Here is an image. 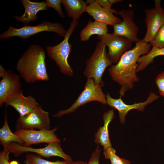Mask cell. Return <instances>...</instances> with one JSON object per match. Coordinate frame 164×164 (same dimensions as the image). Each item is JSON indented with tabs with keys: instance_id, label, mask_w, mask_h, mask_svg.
Here are the masks:
<instances>
[{
	"instance_id": "7c38bea8",
	"label": "cell",
	"mask_w": 164,
	"mask_h": 164,
	"mask_svg": "<svg viewBox=\"0 0 164 164\" xmlns=\"http://www.w3.org/2000/svg\"><path fill=\"white\" fill-rule=\"evenodd\" d=\"M57 129L55 127L51 130L17 129L15 133L24 143L22 146L28 147L34 144L58 142L60 140L55 135Z\"/></svg>"
},
{
	"instance_id": "2e32d148",
	"label": "cell",
	"mask_w": 164,
	"mask_h": 164,
	"mask_svg": "<svg viewBox=\"0 0 164 164\" xmlns=\"http://www.w3.org/2000/svg\"><path fill=\"white\" fill-rule=\"evenodd\" d=\"M5 104L6 106L13 107L19 113L20 117L28 114L39 105L35 99L31 95L24 96L22 90Z\"/></svg>"
},
{
	"instance_id": "8fae6325",
	"label": "cell",
	"mask_w": 164,
	"mask_h": 164,
	"mask_svg": "<svg viewBox=\"0 0 164 164\" xmlns=\"http://www.w3.org/2000/svg\"><path fill=\"white\" fill-rule=\"evenodd\" d=\"M144 12L147 30L142 40L150 43L164 24V9L161 7V0H155L154 8L145 9Z\"/></svg>"
},
{
	"instance_id": "5b68a950",
	"label": "cell",
	"mask_w": 164,
	"mask_h": 164,
	"mask_svg": "<svg viewBox=\"0 0 164 164\" xmlns=\"http://www.w3.org/2000/svg\"><path fill=\"white\" fill-rule=\"evenodd\" d=\"M62 25L59 22H53L47 20L44 21L35 26L25 25L20 28H15L10 26L8 29L0 35V39H3L17 36L23 39L44 31L53 32L64 36L66 32Z\"/></svg>"
},
{
	"instance_id": "ba28073f",
	"label": "cell",
	"mask_w": 164,
	"mask_h": 164,
	"mask_svg": "<svg viewBox=\"0 0 164 164\" xmlns=\"http://www.w3.org/2000/svg\"><path fill=\"white\" fill-rule=\"evenodd\" d=\"M97 38L103 41L108 46V57L112 63L114 64H116L121 56L130 50L132 46V42L113 32L107 33L102 36H97Z\"/></svg>"
},
{
	"instance_id": "7402d4cb",
	"label": "cell",
	"mask_w": 164,
	"mask_h": 164,
	"mask_svg": "<svg viewBox=\"0 0 164 164\" xmlns=\"http://www.w3.org/2000/svg\"><path fill=\"white\" fill-rule=\"evenodd\" d=\"M150 51L146 54L139 57L137 63L138 66L136 73L143 70L150 64L152 63L154 58L160 56H164V48H159L152 46Z\"/></svg>"
},
{
	"instance_id": "3957f363",
	"label": "cell",
	"mask_w": 164,
	"mask_h": 164,
	"mask_svg": "<svg viewBox=\"0 0 164 164\" xmlns=\"http://www.w3.org/2000/svg\"><path fill=\"white\" fill-rule=\"evenodd\" d=\"M78 23L77 20H72L63 40L55 46H48L46 48L48 56L55 62L61 72L69 76L73 75V71L68 61L72 49V45L69 43V40Z\"/></svg>"
},
{
	"instance_id": "e0dca14e",
	"label": "cell",
	"mask_w": 164,
	"mask_h": 164,
	"mask_svg": "<svg viewBox=\"0 0 164 164\" xmlns=\"http://www.w3.org/2000/svg\"><path fill=\"white\" fill-rule=\"evenodd\" d=\"M21 2L25 9L22 16L15 17L17 21L28 25L30 22H34L37 19V13L41 10H46L47 8L45 1L41 2H32L29 0H21Z\"/></svg>"
},
{
	"instance_id": "9c48e42d",
	"label": "cell",
	"mask_w": 164,
	"mask_h": 164,
	"mask_svg": "<svg viewBox=\"0 0 164 164\" xmlns=\"http://www.w3.org/2000/svg\"><path fill=\"white\" fill-rule=\"evenodd\" d=\"M49 114L38 106L30 112L17 120L16 128L17 129H50Z\"/></svg>"
},
{
	"instance_id": "44dd1931",
	"label": "cell",
	"mask_w": 164,
	"mask_h": 164,
	"mask_svg": "<svg viewBox=\"0 0 164 164\" xmlns=\"http://www.w3.org/2000/svg\"><path fill=\"white\" fill-rule=\"evenodd\" d=\"M0 141L1 144L3 146V150H6L12 142L17 143L22 145L24 144L19 136L15 133H12L10 130L6 114L5 116L4 125L0 129Z\"/></svg>"
},
{
	"instance_id": "9a60e30c",
	"label": "cell",
	"mask_w": 164,
	"mask_h": 164,
	"mask_svg": "<svg viewBox=\"0 0 164 164\" xmlns=\"http://www.w3.org/2000/svg\"><path fill=\"white\" fill-rule=\"evenodd\" d=\"M92 16L95 21L113 26L121 21L119 18L115 16L111 11L101 6L96 0L87 5L85 12Z\"/></svg>"
},
{
	"instance_id": "d6a6232c",
	"label": "cell",
	"mask_w": 164,
	"mask_h": 164,
	"mask_svg": "<svg viewBox=\"0 0 164 164\" xmlns=\"http://www.w3.org/2000/svg\"><path fill=\"white\" fill-rule=\"evenodd\" d=\"M10 164H18V163L17 161L13 160L11 161L10 162Z\"/></svg>"
},
{
	"instance_id": "f546056e",
	"label": "cell",
	"mask_w": 164,
	"mask_h": 164,
	"mask_svg": "<svg viewBox=\"0 0 164 164\" xmlns=\"http://www.w3.org/2000/svg\"><path fill=\"white\" fill-rule=\"evenodd\" d=\"M10 153L7 151L3 150L0 153V164H10L9 162Z\"/></svg>"
},
{
	"instance_id": "f1b7e54d",
	"label": "cell",
	"mask_w": 164,
	"mask_h": 164,
	"mask_svg": "<svg viewBox=\"0 0 164 164\" xmlns=\"http://www.w3.org/2000/svg\"><path fill=\"white\" fill-rule=\"evenodd\" d=\"M103 8L112 12L114 13L118 14L117 12L114 9L111 8L112 5L108 0H95Z\"/></svg>"
},
{
	"instance_id": "d4e9b609",
	"label": "cell",
	"mask_w": 164,
	"mask_h": 164,
	"mask_svg": "<svg viewBox=\"0 0 164 164\" xmlns=\"http://www.w3.org/2000/svg\"><path fill=\"white\" fill-rule=\"evenodd\" d=\"M150 43L152 46L164 48V24L158 32L154 39Z\"/></svg>"
},
{
	"instance_id": "277c9868",
	"label": "cell",
	"mask_w": 164,
	"mask_h": 164,
	"mask_svg": "<svg viewBox=\"0 0 164 164\" xmlns=\"http://www.w3.org/2000/svg\"><path fill=\"white\" fill-rule=\"evenodd\" d=\"M106 46L103 41H99L93 54L85 62L84 74L87 79H92L96 84H104L103 74L107 67L112 65L108 57Z\"/></svg>"
},
{
	"instance_id": "484cf974",
	"label": "cell",
	"mask_w": 164,
	"mask_h": 164,
	"mask_svg": "<svg viewBox=\"0 0 164 164\" xmlns=\"http://www.w3.org/2000/svg\"><path fill=\"white\" fill-rule=\"evenodd\" d=\"M45 2L47 8H54L57 12L60 17L62 18H65V14L63 12L61 7L62 0H46Z\"/></svg>"
},
{
	"instance_id": "52a82bcc",
	"label": "cell",
	"mask_w": 164,
	"mask_h": 164,
	"mask_svg": "<svg viewBox=\"0 0 164 164\" xmlns=\"http://www.w3.org/2000/svg\"><path fill=\"white\" fill-rule=\"evenodd\" d=\"M60 142H54L48 143L45 147L34 148L22 145L16 142L10 143L5 151L18 156L26 152L35 153L39 155L49 158L56 156L63 158L64 160L71 162L73 161L71 157L66 154L63 150Z\"/></svg>"
},
{
	"instance_id": "30bf717a",
	"label": "cell",
	"mask_w": 164,
	"mask_h": 164,
	"mask_svg": "<svg viewBox=\"0 0 164 164\" xmlns=\"http://www.w3.org/2000/svg\"><path fill=\"white\" fill-rule=\"evenodd\" d=\"M0 106L16 96L21 90L20 77L0 65Z\"/></svg>"
},
{
	"instance_id": "4dcf8cb0",
	"label": "cell",
	"mask_w": 164,
	"mask_h": 164,
	"mask_svg": "<svg viewBox=\"0 0 164 164\" xmlns=\"http://www.w3.org/2000/svg\"><path fill=\"white\" fill-rule=\"evenodd\" d=\"M69 164H87V163L81 161H78L70 162Z\"/></svg>"
},
{
	"instance_id": "4fadbf2b",
	"label": "cell",
	"mask_w": 164,
	"mask_h": 164,
	"mask_svg": "<svg viewBox=\"0 0 164 164\" xmlns=\"http://www.w3.org/2000/svg\"><path fill=\"white\" fill-rule=\"evenodd\" d=\"M123 20L113 26V32L123 36L131 42H136L140 39L138 37V28L133 19L134 13L132 10H122L118 12Z\"/></svg>"
},
{
	"instance_id": "8992f818",
	"label": "cell",
	"mask_w": 164,
	"mask_h": 164,
	"mask_svg": "<svg viewBox=\"0 0 164 164\" xmlns=\"http://www.w3.org/2000/svg\"><path fill=\"white\" fill-rule=\"evenodd\" d=\"M104 85L96 84L91 79H87L82 92L74 103L68 108L61 110L53 116L60 118L63 116L74 112L79 107L92 101H97L103 105L107 104L106 95L103 93L102 87Z\"/></svg>"
},
{
	"instance_id": "1f68e13d",
	"label": "cell",
	"mask_w": 164,
	"mask_h": 164,
	"mask_svg": "<svg viewBox=\"0 0 164 164\" xmlns=\"http://www.w3.org/2000/svg\"><path fill=\"white\" fill-rule=\"evenodd\" d=\"M110 3L112 5L113 4L121 2L123 1L122 0H108Z\"/></svg>"
},
{
	"instance_id": "ffe728a7",
	"label": "cell",
	"mask_w": 164,
	"mask_h": 164,
	"mask_svg": "<svg viewBox=\"0 0 164 164\" xmlns=\"http://www.w3.org/2000/svg\"><path fill=\"white\" fill-rule=\"evenodd\" d=\"M62 4L68 16L76 20L85 12L88 5L87 1L83 0H62Z\"/></svg>"
},
{
	"instance_id": "7a4b0ae2",
	"label": "cell",
	"mask_w": 164,
	"mask_h": 164,
	"mask_svg": "<svg viewBox=\"0 0 164 164\" xmlns=\"http://www.w3.org/2000/svg\"><path fill=\"white\" fill-rule=\"evenodd\" d=\"M44 49L36 44L30 46L18 60L16 69L27 83L48 81Z\"/></svg>"
},
{
	"instance_id": "6da1fadb",
	"label": "cell",
	"mask_w": 164,
	"mask_h": 164,
	"mask_svg": "<svg viewBox=\"0 0 164 164\" xmlns=\"http://www.w3.org/2000/svg\"><path fill=\"white\" fill-rule=\"evenodd\" d=\"M148 43L140 39L136 42L135 46L127 51L121 57L115 65H112L108 69L112 79L121 86L120 97L132 89L134 84L139 81L136 70L138 66L137 60L141 56L147 54L152 48Z\"/></svg>"
},
{
	"instance_id": "ac0fdd59",
	"label": "cell",
	"mask_w": 164,
	"mask_h": 164,
	"mask_svg": "<svg viewBox=\"0 0 164 164\" xmlns=\"http://www.w3.org/2000/svg\"><path fill=\"white\" fill-rule=\"evenodd\" d=\"M114 118V113L113 109L104 112L103 115L104 125L100 127L94 134V142L100 144L103 148V151L112 147L109 139L108 125Z\"/></svg>"
},
{
	"instance_id": "83f0119b",
	"label": "cell",
	"mask_w": 164,
	"mask_h": 164,
	"mask_svg": "<svg viewBox=\"0 0 164 164\" xmlns=\"http://www.w3.org/2000/svg\"><path fill=\"white\" fill-rule=\"evenodd\" d=\"M101 151V149L100 148L99 145H97L95 149L92 153L87 164H99Z\"/></svg>"
},
{
	"instance_id": "5bb4252c",
	"label": "cell",
	"mask_w": 164,
	"mask_h": 164,
	"mask_svg": "<svg viewBox=\"0 0 164 164\" xmlns=\"http://www.w3.org/2000/svg\"><path fill=\"white\" fill-rule=\"evenodd\" d=\"M107 104L109 106L117 109L118 111L120 121L122 124L125 122V117L128 112L132 109H136L139 111H143L145 107L156 100L159 96L152 92L149 94L146 100L143 102L127 104L122 100L121 97L114 99L108 94L106 95Z\"/></svg>"
},
{
	"instance_id": "603a6c76",
	"label": "cell",
	"mask_w": 164,
	"mask_h": 164,
	"mask_svg": "<svg viewBox=\"0 0 164 164\" xmlns=\"http://www.w3.org/2000/svg\"><path fill=\"white\" fill-rule=\"evenodd\" d=\"M24 163L25 164H69L70 162L65 160L50 161L41 158L38 155L27 154L25 156Z\"/></svg>"
},
{
	"instance_id": "d6986e66",
	"label": "cell",
	"mask_w": 164,
	"mask_h": 164,
	"mask_svg": "<svg viewBox=\"0 0 164 164\" xmlns=\"http://www.w3.org/2000/svg\"><path fill=\"white\" fill-rule=\"evenodd\" d=\"M107 33V25L97 21L92 22L89 20L85 27L80 32V40L83 42L86 41L93 35L102 36Z\"/></svg>"
},
{
	"instance_id": "4316f807",
	"label": "cell",
	"mask_w": 164,
	"mask_h": 164,
	"mask_svg": "<svg viewBox=\"0 0 164 164\" xmlns=\"http://www.w3.org/2000/svg\"><path fill=\"white\" fill-rule=\"evenodd\" d=\"M155 82L160 94L164 97V71L157 76Z\"/></svg>"
},
{
	"instance_id": "cb8c5ba5",
	"label": "cell",
	"mask_w": 164,
	"mask_h": 164,
	"mask_svg": "<svg viewBox=\"0 0 164 164\" xmlns=\"http://www.w3.org/2000/svg\"><path fill=\"white\" fill-rule=\"evenodd\" d=\"M116 153L115 150L111 147L104 151L103 154L105 159L110 160L111 164H130V161L120 158Z\"/></svg>"
}]
</instances>
